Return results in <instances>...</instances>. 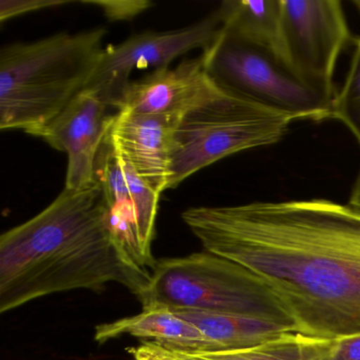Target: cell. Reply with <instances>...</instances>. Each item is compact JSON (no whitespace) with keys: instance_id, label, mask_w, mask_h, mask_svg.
Returning <instances> with one entry per match:
<instances>
[{"instance_id":"cell-1","label":"cell","mask_w":360,"mask_h":360,"mask_svg":"<svg viewBox=\"0 0 360 360\" xmlns=\"http://www.w3.org/2000/svg\"><path fill=\"white\" fill-rule=\"evenodd\" d=\"M182 219L206 252L260 278L320 339L360 334V212L326 199L200 206Z\"/></svg>"},{"instance_id":"cell-5","label":"cell","mask_w":360,"mask_h":360,"mask_svg":"<svg viewBox=\"0 0 360 360\" xmlns=\"http://www.w3.org/2000/svg\"><path fill=\"white\" fill-rule=\"evenodd\" d=\"M294 120L218 85L176 126L169 189L212 164L281 141Z\"/></svg>"},{"instance_id":"cell-8","label":"cell","mask_w":360,"mask_h":360,"mask_svg":"<svg viewBox=\"0 0 360 360\" xmlns=\"http://www.w3.org/2000/svg\"><path fill=\"white\" fill-rule=\"evenodd\" d=\"M216 12L191 26L134 35L117 46H107L96 75L87 89L94 90L111 108H119L136 69L167 68L172 62L193 51L207 49L220 34Z\"/></svg>"},{"instance_id":"cell-16","label":"cell","mask_w":360,"mask_h":360,"mask_svg":"<svg viewBox=\"0 0 360 360\" xmlns=\"http://www.w3.org/2000/svg\"><path fill=\"white\" fill-rule=\"evenodd\" d=\"M328 343L330 339L315 338L288 332L250 349L176 353L189 360H326Z\"/></svg>"},{"instance_id":"cell-20","label":"cell","mask_w":360,"mask_h":360,"mask_svg":"<svg viewBox=\"0 0 360 360\" xmlns=\"http://www.w3.org/2000/svg\"><path fill=\"white\" fill-rule=\"evenodd\" d=\"M326 360H360V334L330 339Z\"/></svg>"},{"instance_id":"cell-18","label":"cell","mask_w":360,"mask_h":360,"mask_svg":"<svg viewBox=\"0 0 360 360\" xmlns=\"http://www.w3.org/2000/svg\"><path fill=\"white\" fill-rule=\"evenodd\" d=\"M82 4L98 6L110 22L131 20L153 7L148 0H92Z\"/></svg>"},{"instance_id":"cell-6","label":"cell","mask_w":360,"mask_h":360,"mask_svg":"<svg viewBox=\"0 0 360 360\" xmlns=\"http://www.w3.org/2000/svg\"><path fill=\"white\" fill-rule=\"evenodd\" d=\"M221 87L295 121L332 119L333 98L307 87L273 50L220 34L202 51Z\"/></svg>"},{"instance_id":"cell-21","label":"cell","mask_w":360,"mask_h":360,"mask_svg":"<svg viewBox=\"0 0 360 360\" xmlns=\"http://www.w3.org/2000/svg\"><path fill=\"white\" fill-rule=\"evenodd\" d=\"M134 360H189L181 354L166 349L153 341H145L136 347L128 349Z\"/></svg>"},{"instance_id":"cell-15","label":"cell","mask_w":360,"mask_h":360,"mask_svg":"<svg viewBox=\"0 0 360 360\" xmlns=\"http://www.w3.org/2000/svg\"><path fill=\"white\" fill-rule=\"evenodd\" d=\"M214 12L223 34L269 48L283 60L279 37L280 0H226Z\"/></svg>"},{"instance_id":"cell-19","label":"cell","mask_w":360,"mask_h":360,"mask_svg":"<svg viewBox=\"0 0 360 360\" xmlns=\"http://www.w3.org/2000/svg\"><path fill=\"white\" fill-rule=\"evenodd\" d=\"M73 4L71 0H1L0 1V20H12L18 16L39 10Z\"/></svg>"},{"instance_id":"cell-14","label":"cell","mask_w":360,"mask_h":360,"mask_svg":"<svg viewBox=\"0 0 360 360\" xmlns=\"http://www.w3.org/2000/svg\"><path fill=\"white\" fill-rule=\"evenodd\" d=\"M174 311L197 326L214 352L250 349L292 332L282 324L248 316L193 309Z\"/></svg>"},{"instance_id":"cell-2","label":"cell","mask_w":360,"mask_h":360,"mask_svg":"<svg viewBox=\"0 0 360 360\" xmlns=\"http://www.w3.org/2000/svg\"><path fill=\"white\" fill-rule=\"evenodd\" d=\"M151 274L120 252L98 182L64 191L34 218L0 237V313L75 290H104L115 282L140 296Z\"/></svg>"},{"instance_id":"cell-11","label":"cell","mask_w":360,"mask_h":360,"mask_svg":"<svg viewBox=\"0 0 360 360\" xmlns=\"http://www.w3.org/2000/svg\"><path fill=\"white\" fill-rule=\"evenodd\" d=\"M217 88L218 84L208 75L201 54L182 60L174 68L158 69L144 79L131 82L117 111L182 117Z\"/></svg>"},{"instance_id":"cell-9","label":"cell","mask_w":360,"mask_h":360,"mask_svg":"<svg viewBox=\"0 0 360 360\" xmlns=\"http://www.w3.org/2000/svg\"><path fill=\"white\" fill-rule=\"evenodd\" d=\"M110 108L96 91L85 89L37 134L68 157L65 188L81 191L96 184V158L115 117Z\"/></svg>"},{"instance_id":"cell-22","label":"cell","mask_w":360,"mask_h":360,"mask_svg":"<svg viewBox=\"0 0 360 360\" xmlns=\"http://www.w3.org/2000/svg\"><path fill=\"white\" fill-rule=\"evenodd\" d=\"M349 204L360 212V172L358 174L357 179H356L355 183H354Z\"/></svg>"},{"instance_id":"cell-12","label":"cell","mask_w":360,"mask_h":360,"mask_svg":"<svg viewBox=\"0 0 360 360\" xmlns=\"http://www.w3.org/2000/svg\"><path fill=\"white\" fill-rule=\"evenodd\" d=\"M96 181L102 187L107 207V221L115 245L136 269L150 273L157 261L143 250L136 205L126 180L121 158L109 134L98 151Z\"/></svg>"},{"instance_id":"cell-23","label":"cell","mask_w":360,"mask_h":360,"mask_svg":"<svg viewBox=\"0 0 360 360\" xmlns=\"http://www.w3.org/2000/svg\"><path fill=\"white\" fill-rule=\"evenodd\" d=\"M353 5L355 6L356 9H357L360 13V0H354Z\"/></svg>"},{"instance_id":"cell-4","label":"cell","mask_w":360,"mask_h":360,"mask_svg":"<svg viewBox=\"0 0 360 360\" xmlns=\"http://www.w3.org/2000/svg\"><path fill=\"white\" fill-rule=\"evenodd\" d=\"M143 307L216 311L295 326L269 286L252 271L208 252L157 261Z\"/></svg>"},{"instance_id":"cell-3","label":"cell","mask_w":360,"mask_h":360,"mask_svg":"<svg viewBox=\"0 0 360 360\" xmlns=\"http://www.w3.org/2000/svg\"><path fill=\"white\" fill-rule=\"evenodd\" d=\"M106 29L58 33L0 51V129L37 136L87 89L102 60Z\"/></svg>"},{"instance_id":"cell-7","label":"cell","mask_w":360,"mask_h":360,"mask_svg":"<svg viewBox=\"0 0 360 360\" xmlns=\"http://www.w3.org/2000/svg\"><path fill=\"white\" fill-rule=\"evenodd\" d=\"M280 49L290 71L307 87L334 100L339 54L349 27L338 0H280Z\"/></svg>"},{"instance_id":"cell-17","label":"cell","mask_w":360,"mask_h":360,"mask_svg":"<svg viewBox=\"0 0 360 360\" xmlns=\"http://www.w3.org/2000/svg\"><path fill=\"white\" fill-rule=\"evenodd\" d=\"M332 119L340 121L360 145V37L356 39L355 51L342 89L336 94L333 102Z\"/></svg>"},{"instance_id":"cell-10","label":"cell","mask_w":360,"mask_h":360,"mask_svg":"<svg viewBox=\"0 0 360 360\" xmlns=\"http://www.w3.org/2000/svg\"><path fill=\"white\" fill-rule=\"evenodd\" d=\"M180 119L117 111L109 131L117 153L159 195L169 189L174 134Z\"/></svg>"},{"instance_id":"cell-13","label":"cell","mask_w":360,"mask_h":360,"mask_svg":"<svg viewBox=\"0 0 360 360\" xmlns=\"http://www.w3.org/2000/svg\"><path fill=\"white\" fill-rule=\"evenodd\" d=\"M148 339L166 349L182 353L214 352L201 330L168 307H143L140 314L96 326L94 339L105 343L125 336Z\"/></svg>"}]
</instances>
